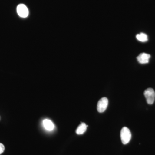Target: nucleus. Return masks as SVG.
Masks as SVG:
<instances>
[{
    "label": "nucleus",
    "mask_w": 155,
    "mask_h": 155,
    "mask_svg": "<svg viewBox=\"0 0 155 155\" xmlns=\"http://www.w3.org/2000/svg\"><path fill=\"white\" fill-rule=\"evenodd\" d=\"M17 14L19 17L26 18L28 15V10L26 6L23 4H20L17 7Z\"/></svg>",
    "instance_id": "4"
},
{
    "label": "nucleus",
    "mask_w": 155,
    "mask_h": 155,
    "mask_svg": "<svg viewBox=\"0 0 155 155\" xmlns=\"http://www.w3.org/2000/svg\"><path fill=\"white\" fill-rule=\"evenodd\" d=\"M43 124L45 129L48 130H52L54 129V125L51 121L48 119H45L43 121Z\"/></svg>",
    "instance_id": "7"
},
{
    "label": "nucleus",
    "mask_w": 155,
    "mask_h": 155,
    "mask_svg": "<svg viewBox=\"0 0 155 155\" xmlns=\"http://www.w3.org/2000/svg\"><path fill=\"white\" fill-rule=\"evenodd\" d=\"M87 127L88 125H86L85 123H81L76 130V134L78 135L83 134L86 131Z\"/></svg>",
    "instance_id": "6"
},
{
    "label": "nucleus",
    "mask_w": 155,
    "mask_h": 155,
    "mask_svg": "<svg viewBox=\"0 0 155 155\" xmlns=\"http://www.w3.org/2000/svg\"><path fill=\"white\" fill-rule=\"evenodd\" d=\"M150 55L146 53H143L140 54L137 57V61L141 64H146L149 63Z\"/></svg>",
    "instance_id": "5"
},
{
    "label": "nucleus",
    "mask_w": 155,
    "mask_h": 155,
    "mask_svg": "<svg viewBox=\"0 0 155 155\" xmlns=\"http://www.w3.org/2000/svg\"><path fill=\"white\" fill-rule=\"evenodd\" d=\"M144 95L148 104L151 105L153 104L155 99V92L153 89H147L144 92Z\"/></svg>",
    "instance_id": "2"
},
{
    "label": "nucleus",
    "mask_w": 155,
    "mask_h": 155,
    "mask_svg": "<svg viewBox=\"0 0 155 155\" xmlns=\"http://www.w3.org/2000/svg\"><path fill=\"white\" fill-rule=\"evenodd\" d=\"M136 38L140 41L146 42L148 41L147 35L143 33H140L137 35Z\"/></svg>",
    "instance_id": "8"
},
{
    "label": "nucleus",
    "mask_w": 155,
    "mask_h": 155,
    "mask_svg": "<svg viewBox=\"0 0 155 155\" xmlns=\"http://www.w3.org/2000/svg\"><path fill=\"white\" fill-rule=\"evenodd\" d=\"M120 137L123 144H127L131 139V134L130 130L126 127H122L120 132Z\"/></svg>",
    "instance_id": "1"
},
{
    "label": "nucleus",
    "mask_w": 155,
    "mask_h": 155,
    "mask_svg": "<svg viewBox=\"0 0 155 155\" xmlns=\"http://www.w3.org/2000/svg\"><path fill=\"white\" fill-rule=\"evenodd\" d=\"M5 150V147L4 145L0 143V155L2 154L4 152Z\"/></svg>",
    "instance_id": "9"
},
{
    "label": "nucleus",
    "mask_w": 155,
    "mask_h": 155,
    "mask_svg": "<svg viewBox=\"0 0 155 155\" xmlns=\"http://www.w3.org/2000/svg\"><path fill=\"white\" fill-rule=\"evenodd\" d=\"M108 105V99L105 97L102 98L98 102L97 105V110L98 112L100 113L104 112L107 107Z\"/></svg>",
    "instance_id": "3"
}]
</instances>
